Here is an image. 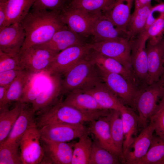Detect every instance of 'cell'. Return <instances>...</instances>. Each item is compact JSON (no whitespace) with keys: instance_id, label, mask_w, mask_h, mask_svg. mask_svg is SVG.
<instances>
[{"instance_id":"cell-1","label":"cell","mask_w":164,"mask_h":164,"mask_svg":"<svg viewBox=\"0 0 164 164\" xmlns=\"http://www.w3.org/2000/svg\"><path fill=\"white\" fill-rule=\"evenodd\" d=\"M60 12L31 8L20 23L26 35L21 50L48 42L56 32L67 26Z\"/></svg>"},{"instance_id":"cell-2","label":"cell","mask_w":164,"mask_h":164,"mask_svg":"<svg viewBox=\"0 0 164 164\" xmlns=\"http://www.w3.org/2000/svg\"><path fill=\"white\" fill-rule=\"evenodd\" d=\"M111 110L86 111L65 104L60 99L55 104L40 113L37 121L39 128L54 123L83 124L91 122L100 117L109 115Z\"/></svg>"},{"instance_id":"cell-3","label":"cell","mask_w":164,"mask_h":164,"mask_svg":"<svg viewBox=\"0 0 164 164\" xmlns=\"http://www.w3.org/2000/svg\"><path fill=\"white\" fill-rule=\"evenodd\" d=\"M89 54L64 75L62 81L63 94L74 90H84L102 81L97 65Z\"/></svg>"},{"instance_id":"cell-4","label":"cell","mask_w":164,"mask_h":164,"mask_svg":"<svg viewBox=\"0 0 164 164\" xmlns=\"http://www.w3.org/2000/svg\"><path fill=\"white\" fill-rule=\"evenodd\" d=\"M58 53L45 44L21 50L18 55L19 67L33 73H43Z\"/></svg>"},{"instance_id":"cell-5","label":"cell","mask_w":164,"mask_h":164,"mask_svg":"<svg viewBox=\"0 0 164 164\" xmlns=\"http://www.w3.org/2000/svg\"><path fill=\"white\" fill-rule=\"evenodd\" d=\"M164 96V85L159 81L140 88L135 102L136 110L138 113V130L148 125L150 118L158 106V100Z\"/></svg>"},{"instance_id":"cell-6","label":"cell","mask_w":164,"mask_h":164,"mask_svg":"<svg viewBox=\"0 0 164 164\" xmlns=\"http://www.w3.org/2000/svg\"><path fill=\"white\" fill-rule=\"evenodd\" d=\"M97 66L102 81L124 105L136 111V101L141 88L122 76L110 72Z\"/></svg>"},{"instance_id":"cell-7","label":"cell","mask_w":164,"mask_h":164,"mask_svg":"<svg viewBox=\"0 0 164 164\" xmlns=\"http://www.w3.org/2000/svg\"><path fill=\"white\" fill-rule=\"evenodd\" d=\"M92 49L90 43L73 46L59 53L43 73L50 76L64 75L70 69L86 57Z\"/></svg>"},{"instance_id":"cell-8","label":"cell","mask_w":164,"mask_h":164,"mask_svg":"<svg viewBox=\"0 0 164 164\" xmlns=\"http://www.w3.org/2000/svg\"><path fill=\"white\" fill-rule=\"evenodd\" d=\"M102 15V14H101ZM101 15H94L82 10L65 7L60 12L63 23L80 36L91 35L95 22Z\"/></svg>"},{"instance_id":"cell-9","label":"cell","mask_w":164,"mask_h":164,"mask_svg":"<svg viewBox=\"0 0 164 164\" xmlns=\"http://www.w3.org/2000/svg\"><path fill=\"white\" fill-rule=\"evenodd\" d=\"M38 128L42 140L59 142H69L89 132L83 124L54 123Z\"/></svg>"},{"instance_id":"cell-10","label":"cell","mask_w":164,"mask_h":164,"mask_svg":"<svg viewBox=\"0 0 164 164\" xmlns=\"http://www.w3.org/2000/svg\"><path fill=\"white\" fill-rule=\"evenodd\" d=\"M41 141L37 127L29 128L22 136L19 141V147L22 164L42 163L44 153Z\"/></svg>"},{"instance_id":"cell-11","label":"cell","mask_w":164,"mask_h":164,"mask_svg":"<svg viewBox=\"0 0 164 164\" xmlns=\"http://www.w3.org/2000/svg\"><path fill=\"white\" fill-rule=\"evenodd\" d=\"M148 40L145 32H143L131 43V59L132 71L141 88L147 85L148 76L146 45Z\"/></svg>"},{"instance_id":"cell-12","label":"cell","mask_w":164,"mask_h":164,"mask_svg":"<svg viewBox=\"0 0 164 164\" xmlns=\"http://www.w3.org/2000/svg\"><path fill=\"white\" fill-rule=\"evenodd\" d=\"M90 44L92 50L116 60L126 68L133 71L131 59V43L129 39L94 42Z\"/></svg>"},{"instance_id":"cell-13","label":"cell","mask_w":164,"mask_h":164,"mask_svg":"<svg viewBox=\"0 0 164 164\" xmlns=\"http://www.w3.org/2000/svg\"><path fill=\"white\" fill-rule=\"evenodd\" d=\"M25 37V32L20 23L0 29V51L13 56L18 55Z\"/></svg>"},{"instance_id":"cell-14","label":"cell","mask_w":164,"mask_h":164,"mask_svg":"<svg viewBox=\"0 0 164 164\" xmlns=\"http://www.w3.org/2000/svg\"><path fill=\"white\" fill-rule=\"evenodd\" d=\"M41 140L44 153L42 163L71 164L74 144Z\"/></svg>"},{"instance_id":"cell-15","label":"cell","mask_w":164,"mask_h":164,"mask_svg":"<svg viewBox=\"0 0 164 164\" xmlns=\"http://www.w3.org/2000/svg\"><path fill=\"white\" fill-rule=\"evenodd\" d=\"M60 75L53 74L49 76L48 86L43 89L37 98L31 103V105L36 113L38 112L39 114L42 113L60 100H58V98L62 94V80Z\"/></svg>"},{"instance_id":"cell-16","label":"cell","mask_w":164,"mask_h":164,"mask_svg":"<svg viewBox=\"0 0 164 164\" xmlns=\"http://www.w3.org/2000/svg\"><path fill=\"white\" fill-rule=\"evenodd\" d=\"M109 115L100 117L91 122L89 131L94 136L96 140L101 146L117 156L121 163L124 164V157L115 146L112 139Z\"/></svg>"},{"instance_id":"cell-17","label":"cell","mask_w":164,"mask_h":164,"mask_svg":"<svg viewBox=\"0 0 164 164\" xmlns=\"http://www.w3.org/2000/svg\"><path fill=\"white\" fill-rule=\"evenodd\" d=\"M91 36L93 37L94 42L129 39L126 32L120 29L109 18L102 14L95 21Z\"/></svg>"},{"instance_id":"cell-18","label":"cell","mask_w":164,"mask_h":164,"mask_svg":"<svg viewBox=\"0 0 164 164\" xmlns=\"http://www.w3.org/2000/svg\"><path fill=\"white\" fill-rule=\"evenodd\" d=\"M148 76L147 85L159 81L163 70L164 37L159 42L151 45L146 43Z\"/></svg>"},{"instance_id":"cell-19","label":"cell","mask_w":164,"mask_h":164,"mask_svg":"<svg viewBox=\"0 0 164 164\" xmlns=\"http://www.w3.org/2000/svg\"><path fill=\"white\" fill-rule=\"evenodd\" d=\"M154 128L150 123L135 138L130 150L124 156V164H137L146 154L151 145Z\"/></svg>"},{"instance_id":"cell-20","label":"cell","mask_w":164,"mask_h":164,"mask_svg":"<svg viewBox=\"0 0 164 164\" xmlns=\"http://www.w3.org/2000/svg\"><path fill=\"white\" fill-rule=\"evenodd\" d=\"M83 91L91 95L103 109L119 111L124 105L118 96L102 81Z\"/></svg>"},{"instance_id":"cell-21","label":"cell","mask_w":164,"mask_h":164,"mask_svg":"<svg viewBox=\"0 0 164 164\" xmlns=\"http://www.w3.org/2000/svg\"><path fill=\"white\" fill-rule=\"evenodd\" d=\"M28 104H25L8 136L2 142H19L21 138L27 130L37 127L35 117L36 112L32 105L29 106Z\"/></svg>"},{"instance_id":"cell-22","label":"cell","mask_w":164,"mask_h":164,"mask_svg":"<svg viewBox=\"0 0 164 164\" xmlns=\"http://www.w3.org/2000/svg\"><path fill=\"white\" fill-rule=\"evenodd\" d=\"M119 111L124 134L123 153L124 159V156L130 150L132 145L137 136L138 131V115L132 108L125 105Z\"/></svg>"},{"instance_id":"cell-23","label":"cell","mask_w":164,"mask_h":164,"mask_svg":"<svg viewBox=\"0 0 164 164\" xmlns=\"http://www.w3.org/2000/svg\"><path fill=\"white\" fill-rule=\"evenodd\" d=\"M89 57L98 66L110 72L119 74L139 87L138 82L133 71L118 61L91 50Z\"/></svg>"},{"instance_id":"cell-24","label":"cell","mask_w":164,"mask_h":164,"mask_svg":"<svg viewBox=\"0 0 164 164\" xmlns=\"http://www.w3.org/2000/svg\"><path fill=\"white\" fill-rule=\"evenodd\" d=\"M81 36L67 26L56 32L50 40L44 44L52 50L59 53L69 47L85 44L83 43Z\"/></svg>"},{"instance_id":"cell-25","label":"cell","mask_w":164,"mask_h":164,"mask_svg":"<svg viewBox=\"0 0 164 164\" xmlns=\"http://www.w3.org/2000/svg\"><path fill=\"white\" fill-rule=\"evenodd\" d=\"M134 0H116L110 8L102 13L116 25L126 31L131 15V10Z\"/></svg>"},{"instance_id":"cell-26","label":"cell","mask_w":164,"mask_h":164,"mask_svg":"<svg viewBox=\"0 0 164 164\" xmlns=\"http://www.w3.org/2000/svg\"><path fill=\"white\" fill-rule=\"evenodd\" d=\"M152 6L151 4H150L134 9L126 29V31L130 40L134 39L144 32Z\"/></svg>"},{"instance_id":"cell-27","label":"cell","mask_w":164,"mask_h":164,"mask_svg":"<svg viewBox=\"0 0 164 164\" xmlns=\"http://www.w3.org/2000/svg\"><path fill=\"white\" fill-rule=\"evenodd\" d=\"M62 102L65 104L84 111L104 110L101 108L91 95L80 90H74L69 92Z\"/></svg>"},{"instance_id":"cell-28","label":"cell","mask_w":164,"mask_h":164,"mask_svg":"<svg viewBox=\"0 0 164 164\" xmlns=\"http://www.w3.org/2000/svg\"><path fill=\"white\" fill-rule=\"evenodd\" d=\"M36 0H8L5 26L20 23L29 13Z\"/></svg>"},{"instance_id":"cell-29","label":"cell","mask_w":164,"mask_h":164,"mask_svg":"<svg viewBox=\"0 0 164 164\" xmlns=\"http://www.w3.org/2000/svg\"><path fill=\"white\" fill-rule=\"evenodd\" d=\"M25 104L17 102L11 109L7 106L0 108V143L8 136Z\"/></svg>"},{"instance_id":"cell-30","label":"cell","mask_w":164,"mask_h":164,"mask_svg":"<svg viewBox=\"0 0 164 164\" xmlns=\"http://www.w3.org/2000/svg\"><path fill=\"white\" fill-rule=\"evenodd\" d=\"M116 0H73L66 7L82 10L94 15H101Z\"/></svg>"},{"instance_id":"cell-31","label":"cell","mask_w":164,"mask_h":164,"mask_svg":"<svg viewBox=\"0 0 164 164\" xmlns=\"http://www.w3.org/2000/svg\"><path fill=\"white\" fill-rule=\"evenodd\" d=\"M33 73L25 70L20 73L9 85L2 108L12 102H19L24 89Z\"/></svg>"},{"instance_id":"cell-32","label":"cell","mask_w":164,"mask_h":164,"mask_svg":"<svg viewBox=\"0 0 164 164\" xmlns=\"http://www.w3.org/2000/svg\"><path fill=\"white\" fill-rule=\"evenodd\" d=\"M137 164H164V137L153 135L147 152Z\"/></svg>"},{"instance_id":"cell-33","label":"cell","mask_w":164,"mask_h":164,"mask_svg":"<svg viewBox=\"0 0 164 164\" xmlns=\"http://www.w3.org/2000/svg\"><path fill=\"white\" fill-rule=\"evenodd\" d=\"M74 143L71 164H89L93 142L86 133Z\"/></svg>"},{"instance_id":"cell-34","label":"cell","mask_w":164,"mask_h":164,"mask_svg":"<svg viewBox=\"0 0 164 164\" xmlns=\"http://www.w3.org/2000/svg\"><path fill=\"white\" fill-rule=\"evenodd\" d=\"M109 117L112 140L115 146L124 158L123 153L124 134L120 112L118 110H111Z\"/></svg>"},{"instance_id":"cell-35","label":"cell","mask_w":164,"mask_h":164,"mask_svg":"<svg viewBox=\"0 0 164 164\" xmlns=\"http://www.w3.org/2000/svg\"><path fill=\"white\" fill-rule=\"evenodd\" d=\"M119 158L101 146L95 140L93 141L89 164H119Z\"/></svg>"},{"instance_id":"cell-36","label":"cell","mask_w":164,"mask_h":164,"mask_svg":"<svg viewBox=\"0 0 164 164\" xmlns=\"http://www.w3.org/2000/svg\"><path fill=\"white\" fill-rule=\"evenodd\" d=\"M19 142L0 143V164H22Z\"/></svg>"},{"instance_id":"cell-37","label":"cell","mask_w":164,"mask_h":164,"mask_svg":"<svg viewBox=\"0 0 164 164\" xmlns=\"http://www.w3.org/2000/svg\"><path fill=\"white\" fill-rule=\"evenodd\" d=\"M144 32L148 37L147 43L153 45L161 41L164 37V16L152 24Z\"/></svg>"},{"instance_id":"cell-38","label":"cell","mask_w":164,"mask_h":164,"mask_svg":"<svg viewBox=\"0 0 164 164\" xmlns=\"http://www.w3.org/2000/svg\"><path fill=\"white\" fill-rule=\"evenodd\" d=\"M149 121L153 127L156 135L164 137V96L161 98Z\"/></svg>"},{"instance_id":"cell-39","label":"cell","mask_w":164,"mask_h":164,"mask_svg":"<svg viewBox=\"0 0 164 164\" xmlns=\"http://www.w3.org/2000/svg\"><path fill=\"white\" fill-rule=\"evenodd\" d=\"M38 74L33 73L26 86L21 97L19 102L32 103L38 97L43 90L41 87L35 84L36 79Z\"/></svg>"},{"instance_id":"cell-40","label":"cell","mask_w":164,"mask_h":164,"mask_svg":"<svg viewBox=\"0 0 164 164\" xmlns=\"http://www.w3.org/2000/svg\"><path fill=\"white\" fill-rule=\"evenodd\" d=\"M66 4V0H36L31 8L60 12Z\"/></svg>"},{"instance_id":"cell-41","label":"cell","mask_w":164,"mask_h":164,"mask_svg":"<svg viewBox=\"0 0 164 164\" xmlns=\"http://www.w3.org/2000/svg\"><path fill=\"white\" fill-rule=\"evenodd\" d=\"M16 69L21 70L18 55L13 56L0 51V73Z\"/></svg>"},{"instance_id":"cell-42","label":"cell","mask_w":164,"mask_h":164,"mask_svg":"<svg viewBox=\"0 0 164 164\" xmlns=\"http://www.w3.org/2000/svg\"><path fill=\"white\" fill-rule=\"evenodd\" d=\"M164 16V1L161 2L152 6L148 15L144 32L152 24L157 20Z\"/></svg>"},{"instance_id":"cell-43","label":"cell","mask_w":164,"mask_h":164,"mask_svg":"<svg viewBox=\"0 0 164 164\" xmlns=\"http://www.w3.org/2000/svg\"><path fill=\"white\" fill-rule=\"evenodd\" d=\"M23 70L13 69L0 73V86H7L10 85Z\"/></svg>"},{"instance_id":"cell-44","label":"cell","mask_w":164,"mask_h":164,"mask_svg":"<svg viewBox=\"0 0 164 164\" xmlns=\"http://www.w3.org/2000/svg\"><path fill=\"white\" fill-rule=\"evenodd\" d=\"M8 0H0V29L6 25V5Z\"/></svg>"},{"instance_id":"cell-45","label":"cell","mask_w":164,"mask_h":164,"mask_svg":"<svg viewBox=\"0 0 164 164\" xmlns=\"http://www.w3.org/2000/svg\"><path fill=\"white\" fill-rule=\"evenodd\" d=\"M9 85L7 86H0V108L3 106L7 91Z\"/></svg>"},{"instance_id":"cell-46","label":"cell","mask_w":164,"mask_h":164,"mask_svg":"<svg viewBox=\"0 0 164 164\" xmlns=\"http://www.w3.org/2000/svg\"><path fill=\"white\" fill-rule=\"evenodd\" d=\"M151 1L152 0H134V9H137L151 4Z\"/></svg>"},{"instance_id":"cell-47","label":"cell","mask_w":164,"mask_h":164,"mask_svg":"<svg viewBox=\"0 0 164 164\" xmlns=\"http://www.w3.org/2000/svg\"><path fill=\"white\" fill-rule=\"evenodd\" d=\"M163 70L162 73V74L160 77L159 81L164 84V57L163 60Z\"/></svg>"},{"instance_id":"cell-48","label":"cell","mask_w":164,"mask_h":164,"mask_svg":"<svg viewBox=\"0 0 164 164\" xmlns=\"http://www.w3.org/2000/svg\"><path fill=\"white\" fill-rule=\"evenodd\" d=\"M73 0H66V6L70 2L72 1Z\"/></svg>"},{"instance_id":"cell-49","label":"cell","mask_w":164,"mask_h":164,"mask_svg":"<svg viewBox=\"0 0 164 164\" xmlns=\"http://www.w3.org/2000/svg\"><path fill=\"white\" fill-rule=\"evenodd\" d=\"M155 0L156 1H157V2H162L161 0Z\"/></svg>"}]
</instances>
